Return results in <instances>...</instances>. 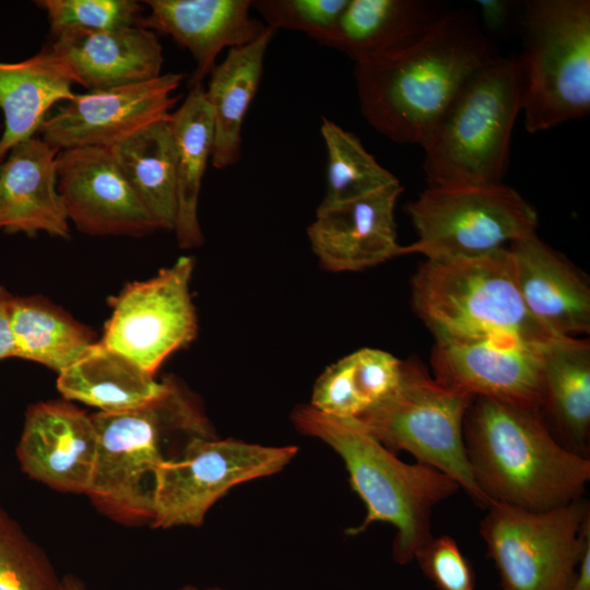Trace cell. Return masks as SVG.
I'll return each mask as SVG.
<instances>
[{
  "label": "cell",
  "mask_w": 590,
  "mask_h": 590,
  "mask_svg": "<svg viewBox=\"0 0 590 590\" xmlns=\"http://www.w3.org/2000/svg\"><path fill=\"white\" fill-rule=\"evenodd\" d=\"M498 56L474 13L450 11L408 50L355 63L361 113L389 140L422 146L463 85Z\"/></svg>",
  "instance_id": "obj_1"
},
{
  "label": "cell",
  "mask_w": 590,
  "mask_h": 590,
  "mask_svg": "<svg viewBox=\"0 0 590 590\" xmlns=\"http://www.w3.org/2000/svg\"><path fill=\"white\" fill-rule=\"evenodd\" d=\"M463 440L474 481L489 505L543 511L586 492L589 458L560 445L538 410L474 397Z\"/></svg>",
  "instance_id": "obj_2"
},
{
  "label": "cell",
  "mask_w": 590,
  "mask_h": 590,
  "mask_svg": "<svg viewBox=\"0 0 590 590\" xmlns=\"http://www.w3.org/2000/svg\"><path fill=\"white\" fill-rule=\"evenodd\" d=\"M144 404L92 415L97 451L86 495L122 523L152 520L155 473L198 438L216 437L197 398L174 377Z\"/></svg>",
  "instance_id": "obj_3"
},
{
  "label": "cell",
  "mask_w": 590,
  "mask_h": 590,
  "mask_svg": "<svg viewBox=\"0 0 590 590\" xmlns=\"http://www.w3.org/2000/svg\"><path fill=\"white\" fill-rule=\"evenodd\" d=\"M292 420L297 430L322 440L341 457L352 488L366 506L363 522L347 533L389 523L397 531L393 559L400 565L414 560L416 551L434 536V508L460 489L458 483L432 465L400 460L357 417H337L305 404L294 410Z\"/></svg>",
  "instance_id": "obj_4"
},
{
  "label": "cell",
  "mask_w": 590,
  "mask_h": 590,
  "mask_svg": "<svg viewBox=\"0 0 590 590\" xmlns=\"http://www.w3.org/2000/svg\"><path fill=\"white\" fill-rule=\"evenodd\" d=\"M521 97L519 58L499 55L481 68L422 144L428 187L502 184Z\"/></svg>",
  "instance_id": "obj_5"
},
{
  "label": "cell",
  "mask_w": 590,
  "mask_h": 590,
  "mask_svg": "<svg viewBox=\"0 0 590 590\" xmlns=\"http://www.w3.org/2000/svg\"><path fill=\"white\" fill-rule=\"evenodd\" d=\"M412 305L436 340L516 337L544 343L554 337L521 299L509 247L472 258L426 260L412 278Z\"/></svg>",
  "instance_id": "obj_6"
},
{
  "label": "cell",
  "mask_w": 590,
  "mask_h": 590,
  "mask_svg": "<svg viewBox=\"0 0 590 590\" xmlns=\"http://www.w3.org/2000/svg\"><path fill=\"white\" fill-rule=\"evenodd\" d=\"M523 54L521 111L536 133L590 110V1L519 3Z\"/></svg>",
  "instance_id": "obj_7"
},
{
  "label": "cell",
  "mask_w": 590,
  "mask_h": 590,
  "mask_svg": "<svg viewBox=\"0 0 590 590\" xmlns=\"http://www.w3.org/2000/svg\"><path fill=\"white\" fill-rule=\"evenodd\" d=\"M474 397L445 386L415 359L402 364L398 388L357 418L393 453L408 451L458 483L474 504L489 503L477 487L464 448L463 421Z\"/></svg>",
  "instance_id": "obj_8"
},
{
  "label": "cell",
  "mask_w": 590,
  "mask_h": 590,
  "mask_svg": "<svg viewBox=\"0 0 590 590\" xmlns=\"http://www.w3.org/2000/svg\"><path fill=\"white\" fill-rule=\"evenodd\" d=\"M480 534L497 590H568L590 546V505L583 497L543 511L492 504Z\"/></svg>",
  "instance_id": "obj_9"
},
{
  "label": "cell",
  "mask_w": 590,
  "mask_h": 590,
  "mask_svg": "<svg viewBox=\"0 0 590 590\" xmlns=\"http://www.w3.org/2000/svg\"><path fill=\"white\" fill-rule=\"evenodd\" d=\"M417 240L401 255L429 261L483 256L535 232V209L502 184L428 187L408 205Z\"/></svg>",
  "instance_id": "obj_10"
},
{
  "label": "cell",
  "mask_w": 590,
  "mask_h": 590,
  "mask_svg": "<svg viewBox=\"0 0 590 590\" xmlns=\"http://www.w3.org/2000/svg\"><path fill=\"white\" fill-rule=\"evenodd\" d=\"M295 446H264L234 438H198L155 473L153 527H199L235 486L282 471Z\"/></svg>",
  "instance_id": "obj_11"
},
{
  "label": "cell",
  "mask_w": 590,
  "mask_h": 590,
  "mask_svg": "<svg viewBox=\"0 0 590 590\" xmlns=\"http://www.w3.org/2000/svg\"><path fill=\"white\" fill-rule=\"evenodd\" d=\"M193 259L182 256L155 276L128 284L111 300L101 342L154 375L198 330L190 295Z\"/></svg>",
  "instance_id": "obj_12"
},
{
  "label": "cell",
  "mask_w": 590,
  "mask_h": 590,
  "mask_svg": "<svg viewBox=\"0 0 590 590\" xmlns=\"http://www.w3.org/2000/svg\"><path fill=\"white\" fill-rule=\"evenodd\" d=\"M546 342L516 337L436 340L430 358L433 377L473 397L541 412Z\"/></svg>",
  "instance_id": "obj_13"
},
{
  "label": "cell",
  "mask_w": 590,
  "mask_h": 590,
  "mask_svg": "<svg viewBox=\"0 0 590 590\" xmlns=\"http://www.w3.org/2000/svg\"><path fill=\"white\" fill-rule=\"evenodd\" d=\"M182 73L114 88L75 94L45 119L40 137L58 150L110 148L143 127L166 119L177 103L173 93Z\"/></svg>",
  "instance_id": "obj_14"
},
{
  "label": "cell",
  "mask_w": 590,
  "mask_h": 590,
  "mask_svg": "<svg viewBox=\"0 0 590 590\" xmlns=\"http://www.w3.org/2000/svg\"><path fill=\"white\" fill-rule=\"evenodd\" d=\"M57 177L69 222L81 233L141 237L157 229L108 148L60 150Z\"/></svg>",
  "instance_id": "obj_15"
},
{
  "label": "cell",
  "mask_w": 590,
  "mask_h": 590,
  "mask_svg": "<svg viewBox=\"0 0 590 590\" xmlns=\"http://www.w3.org/2000/svg\"><path fill=\"white\" fill-rule=\"evenodd\" d=\"M92 415L66 401L32 405L16 447L23 472L66 493H86L96 459Z\"/></svg>",
  "instance_id": "obj_16"
},
{
  "label": "cell",
  "mask_w": 590,
  "mask_h": 590,
  "mask_svg": "<svg viewBox=\"0 0 590 590\" xmlns=\"http://www.w3.org/2000/svg\"><path fill=\"white\" fill-rule=\"evenodd\" d=\"M400 182L316 213L307 235L321 266L333 272L359 271L401 256L394 208Z\"/></svg>",
  "instance_id": "obj_17"
},
{
  "label": "cell",
  "mask_w": 590,
  "mask_h": 590,
  "mask_svg": "<svg viewBox=\"0 0 590 590\" xmlns=\"http://www.w3.org/2000/svg\"><path fill=\"white\" fill-rule=\"evenodd\" d=\"M518 290L533 320L551 337H575L590 330L587 278L536 233L509 245Z\"/></svg>",
  "instance_id": "obj_18"
},
{
  "label": "cell",
  "mask_w": 590,
  "mask_h": 590,
  "mask_svg": "<svg viewBox=\"0 0 590 590\" xmlns=\"http://www.w3.org/2000/svg\"><path fill=\"white\" fill-rule=\"evenodd\" d=\"M149 13L140 26L170 36L188 49L196 68L187 85L202 84L225 47L246 45L267 25L250 16L251 0H145Z\"/></svg>",
  "instance_id": "obj_19"
},
{
  "label": "cell",
  "mask_w": 590,
  "mask_h": 590,
  "mask_svg": "<svg viewBox=\"0 0 590 590\" xmlns=\"http://www.w3.org/2000/svg\"><path fill=\"white\" fill-rule=\"evenodd\" d=\"M88 92L156 79L162 74L163 47L142 26L109 31L69 30L48 46Z\"/></svg>",
  "instance_id": "obj_20"
},
{
  "label": "cell",
  "mask_w": 590,
  "mask_h": 590,
  "mask_svg": "<svg viewBox=\"0 0 590 590\" xmlns=\"http://www.w3.org/2000/svg\"><path fill=\"white\" fill-rule=\"evenodd\" d=\"M59 151L34 135L8 152L0 163V231L69 238L70 222L58 190Z\"/></svg>",
  "instance_id": "obj_21"
},
{
  "label": "cell",
  "mask_w": 590,
  "mask_h": 590,
  "mask_svg": "<svg viewBox=\"0 0 590 590\" xmlns=\"http://www.w3.org/2000/svg\"><path fill=\"white\" fill-rule=\"evenodd\" d=\"M449 12L428 0H349L327 47L355 63L389 58L421 42Z\"/></svg>",
  "instance_id": "obj_22"
},
{
  "label": "cell",
  "mask_w": 590,
  "mask_h": 590,
  "mask_svg": "<svg viewBox=\"0 0 590 590\" xmlns=\"http://www.w3.org/2000/svg\"><path fill=\"white\" fill-rule=\"evenodd\" d=\"M541 414L560 445L589 458V340L558 337L544 344Z\"/></svg>",
  "instance_id": "obj_23"
},
{
  "label": "cell",
  "mask_w": 590,
  "mask_h": 590,
  "mask_svg": "<svg viewBox=\"0 0 590 590\" xmlns=\"http://www.w3.org/2000/svg\"><path fill=\"white\" fill-rule=\"evenodd\" d=\"M73 84L71 71L49 47L23 61L0 62V163L13 146L36 135L54 104L75 95Z\"/></svg>",
  "instance_id": "obj_24"
},
{
  "label": "cell",
  "mask_w": 590,
  "mask_h": 590,
  "mask_svg": "<svg viewBox=\"0 0 590 590\" xmlns=\"http://www.w3.org/2000/svg\"><path fill=\"white\" fill-rule=\"evenodd\" d=\"M276 31L271 27L255 40L228 49L210 73L205 98L213 115L211 163L223 169L241 156V128L262 78L268 46Z\"/></svg>",
  "instance_id": "obj_25"
},
{
  "label": "cell",
  "mask_w": 590,
  "mask_h": 590,
  "mask_svg": "<svg viewBox=\"0 0 590 590\" xmlns=\"http://www.w3.org/2000/svg\"><path fill=\"white\" fill-rule=\"evenodd\" d=\"M176 152L177 214L174 232L179 247L203 243L198 219L201 182L213 148V115L202 84L189 90L180 107L169 115Z\"/></svg>",
  "instance_id": "obj_26"
},
{
  "label": "cell",
  "mask_w": 590,
  "mask_h": 590,
  "mask_svg": "<svg viewBox=\"0 0 590 590\" xmlns=\"http://www.w3.org/2000/svg\"><path fill=\"white\" fill-rule=\"evenodd\" d=\"M108 149L157 229L174 232L176 152L169 117L143 127Z\"/></svg>",
  "instance_id": "obj_27"
},
{
  "label": "cell",
  "mask_w": 590,
  "mask_h": 590,
  "mask_svg": "<svg viewBox=\"0 0 590 590\" xmlns=\"http://www.w3.org/2000/svg\"><path fill=\"white\" fill-rule=\"evenodd\" d=\"M57 388L67 400L115 413L150 401L161 393L164 381L99 341L58 374Z\"/></svg>",
  "instance_id": "obj_28"
},
{
  "label": "cell",
  "mask_w": 590,
  "mask_h": 590,
  "mask_svg": "<svg viewBox=\"0 0 590 590\" xmlns=\"http://www.w3.org/2000/svg\"><path fill=\"white\" fill-rule=\"evenodd\" d=\"M11 331L14 357L60 374L94 343L88 329L39 296H13Z\"/></svg>",
  "instance_id": "obj_29"
},
{
  "label": "cell",
  "mask_w": 590,
  "mask_h": 590,
  "mask_svg": "<svg viewBox=\"0 0 590 590\" xmlns=\"http://www.w3.org/2000/svg\"><path fill=\"white\" fill-rule=\"evenodd\" d=\"M320 132L328 157L327 190L317 212L400 182L365 150L354 133L326 117H322Z\"/></svg>",
  "instance_id": "obj_30"
},
{
  "label": "cell",
  "mask_w": 590,
  "mask_h": 590,
  "mask_svg": "<svg viewBox=\"0 0 590 590\" xmlns=\"http://www.w3.org/2000/svg\"><path fill=\"white\" fill-rule=\"evenodd\" d=\"M44 553L0 507V590H59Z\"/></svg>",
  "instance_id": "obj_31"
},
{
  "label": "cell",
  "mask_w": 590,
  "mask_h": 590,
  "mask_svg": "<svg viewBox=\"0 0 590 590\" xmlns=\"http://www.w3.org/2000/svg\"><path fill=\"white\" fill-rule=\"evenodd\" d=\"M52 36L69 30L109 31L139 26L143 4L134 0H40Z\"/></svg>",
  "instance_id": "obj_32"
},
{
  "label": "cell",
  "mask_w": 590,
  "mask_h": 590,
  "mask_svg": "<svg viewBox=\"0 0 590 590\" xmlns=\"http://www.w3.org/2000/svg\"><path fill=\"white\" fill-rule=\"evenodd\" d=\"M349 0H251L267 26L305 33L328 46Z\"/></svg>",
  "instance_id": "obj_33"
},
{
  "label": "cell",
  "mask_w": 590,
  "mask_h": 590,
  "mask_svg": "<svg viewBox=\"0 0 590 590\" xmlns=\"http://www.w3.org/2000/svg\"><path fill=\"white\" fill-rule=\"evenodd\" d=\"M424 575L437 590H475V574L456 540L433 536L415 553Z\"/></svg>",
  "instance_id": "obj_34"
},
{
  "label": "cell",
  "mask_w": 590,
  "mask_h": 590,
  "mask_svg": "<svg viewBox=\"0 0 590 590\" xmlns=\"http://www.w3.org/2000/svg\"><path fill=\"white\" fill-rule=\"evenodd\" d=\"M310 405L337 417H357L367 409L355 384L351 354L320 375L314 386Z\"/></svg>",
  "instance_id": "obj_35"
},
{
  "label": "cell",
  "mask_w": 590,
  "mask_h": 590,
  "mask_svg": "<svg viewBox=\"0 0 590 590\" xmlns=\"http://www.w3.org/2000/svg\"><path fill=\"white\" fill-rule=\"evenodd\" d=\"M357 390L367 409L394 392L403 362L378 349L364 347L351 354Z\"/></svg>",
  "instance_id": "obj_36"
},
{
  "label": "cell",
  "mask_w": 590,
  "mask_h": 590,
  "mask_svg": "<svg viewBox=\"0 0 590 590\" xmlns=\"http://www.w3.org/2000/svg\"><path fill=\"white\" fill-rule=\"evenodd\" d=\"M479 24L485 35L493 37L506 36L519 24V3L509 0H477Z\"/></svg>",
  "instance_id": "obj_37"
},
{
  "label": "cell",
  "mask_w": 590,
  "mask_h": 590,
  "mask_svg": "<svg viewBox=\"0 0 590 590\" xmlns=\"http://www.w3.org/2000/svg\"><path fill=\"white\" fill-rule=\"evenodd\" d=\"M13 295L0 285V359L14 357L11 331V302Z\"/></svg>",
  "instance_id": "obj_38"
},
{
  "label": "cell",
  "mask_w": 590,
  "mask_h": 590,
  "mask_svg": "<svg viewBox=\"0 0 590 590\" xmlns=\"http://www.w3.org/2000/svg\"><path fill=\"white\" fill-rule=\"evenodd\" d=\"M568 590H590V546L581 556L575 579Z\"/></svg>",
  "instance_id": "obj_39"
},
{
  "label": "cell",
  "mask_w": 590,
  "mask_h": 590,
  "mask_svg": "<svg viewBox=\"0 0 590 590\" xmlns=\"http://www.w3.org/2000/svg\"><path fill=\"white\" fill-rule=\"evenodd\" d=\"M59 590H87L83 582L74 576H67L61 579Z\"/></svg>",
  "instance_id": "obj_40"
},
{
  "label": "cell",
  "mask_w": 590,
  "mask_h": 590,
  "mask_svg": "<svg viewBox=\"0 0 590 590\" xmlns=\"http://www.w3.org/2000/svg\"><path fill=\"white\" fill-rule=\"evenodd\" d=\"M180 590H225V589H222V588H217V587H210V588H204V589H199L192 585H187L185 587H182Z\"/></svg>",
  "instance_id": "obj_41"
}]
</instances>
